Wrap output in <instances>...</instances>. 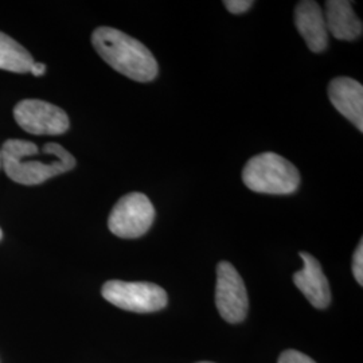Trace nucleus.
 <instances>
[{"instance_id":"obj_1","label":"nucleus","mask_w":363,"mask_h":363,"mask_svg":"<svg viewBox=\"0 0 363 363\" xmlns=\"http://www.w3.org/2000/svg\"><path fill=\"white\" fill-rule=\"evenodd\" d=\"M91 43L105 62L123 76L138 82L154 81L159 66L155 57L142 42L113 27H97Z\"/></svg>"},{"instance_id":"obj_2","label":"nucleus","mask_w":363,"mask_h":363,"mask_svg":"<svg viewBox=\"0 0 363 363\" xmlns=\"http://www.w3.org/2000/svg\"><path fill=\"white\" fill-rule=\"evenodd\" d=\"M37 144L22 139H11L0 150L1 167L11 181L25 186L40 184L60 174L74 169L77 162L64 147L49 160L38 159Z\"/></svg>"},{"instance_id":"obj_3","label":"nucleus","mask_w":363,"mask_h":363,"mask_svg":"<svg viewBox=\"0 0 363 363\" xmlns=\"http://www.w3.org/2000/svg\"><path fill=\"white\" fill-rule=\"evenodd\" d=\"M242 181L255 193L286 195L298 190L301 178L298 169L286 157L264 152L247 160Z\"/></svg>"},{"instance_id":"obj_4","label":"nucleus","mask_w":363,"mask_h":363,"mask_svg":"<svg viewBox=\"0 0 363 363\" xmlns=\"http://www.w3.org/2000/svg\"><path fill=\"white\" fill-rule=\"evenodd\" d=\"M103 298L125 311L150 313L167 306V292L162 286L145 281H106L101 289Z\"/></svg>"},{"instance_id":"obj_5","label":"nucleus","mask_w":363,"mask_h":363,"mask_svg":"<svg viewBox=\"0 0 363 363\" xmlns=\"http://www.w3.org/2000/svg\"><path fill=\"white\" fill-rule=\"evenodd\" d=\"M155 220V208L143 193H130L118 199L112 208L108 228L120 238H139L147 233Z\"/></svg>"},{"instance_id":"obj_6","label":"nucleus","mask_w":363,"mask_h":363,"mask_svg":"<svg viewBox=\"0 0 363 363\" xmlns=\"http://www.w3.org/2000/svg\"><path fill=\"white\" fill-rule=\"evenodd\" d=\"M13 118L16 124L31 135H62L70 127L65 111L42 100H23L15 105Z\"/></svg>"},{"instance_id":"obj_7","label":"nucleus","mask_w":363,"mask_h":363,"mask_svg":"<svg viewBox=\"0 0 363 363\" xmlns=\"http://www.w3.org/2000/svg\"><path fill=\"white\" fill-rule=\"evenodd\" d=\"M216 304L220 316L229 323H240L247 318L249 298L245 283L228 261L217 265Z\"/></svg>"},{"instance_id":"obj_8","label":"nucleus","mask_w":363,"mask_h":363,"mask_svg":"<svg viewBox=\"0 0 363 363\" xmlns=\"http://www.w3.org/2000/svg\"><path fill=\"white\" fill-rule=\"evenodd\" d=\"M304 267L294 274V283L300 292L318 310H325L331 303V291L322 265L310 253L300 252Z\"/></svg>"},{"instance_id":"obj_9","label":"nucleus","mask_w":363,"mask_h":363,"mask_svg":"<svg viewBox=\"0 0 363 363\" xmlns=\"http://www.w3.org/2000/svg\"><path fill=\"white\" fill-rule=\"evenodd\" d=\"M328 97L342 116L363 130V86L349 77L334 78L328 85Z\"/></svg>"},{"instance_id":"obj_10","label":"nucleus","mask_w":363,"mask_h":363,"mask_svg":"<svg viewBox=\"0 0 363 363\" xmlns=\"http://www.w3.org/2000/svg\"><path fill=\"white\" fill-rule=\"evenodd\" d=\"M295 25L312 52H325L328 45V31L325 13L316 1H298L295 9Z\"/></svg>"},{"instance_id":"obj_11","label":"nucleus","mask_w":363,"mask_h":363,"mask_svg":"<svg viewBox=\"0 0 363 363\" xmlns=\"http://www.w3.org/2000/svg\"><path fill=\"white\" fill-rule=\"evenodd\" d=\"M352 3L346 0L325 1V26L339 40H355L362 35V21L352 10Z\"/></svg>"},{"instance_id":"obj_12","label":"nucleus","mask_w":363,"mask_h":363,"mask_svg":"<svg viewBox=\"0 0 363 363\" xmlns=\"http://www.w3.org/2000/svg\"><path fill=\"white\" fill-rule=\"evenodd\" d=\"M35 61L26 49L0 31V69L13 73H30Z\"/></svg>"},{"instance_id":"obj_13","label":"nucleus","mask_w":363,"mask_h":363,"mask_svg":"<svg viewBox=\"0 0 363 363\" xmlns=\"http://www.w3.org/2000/svg\"><path fill=\"white\" fill-rule=\"evenodd\" d=\"M352 273L355 280L359 286L363 284V242L361 240L359 245L355 249L354 257H352Z\"/></svg>"},{"instance_id":"obj_14","label":"nucleus","mask_w":363,"mask_h":363,"mask_svg":"<svg viewBox=\"0 0 363 363\" xmlns=\"http://www.w3.org/2000/svg\"><path fill=\"white\" fill-rule=\"evenodd\" d=\"M277 363H316L308 355L298 350H286L279 357Z\"/></svg>"},{"instance_id":"obj_15","label":"nucleus","mask_w":363,"mask_h":363,"mask_svg":"<svg viewBox=\"0 0 363 363\" xmlns=\"http://www.w3.org/2000/svg\"><path fill=\"white\" fill-rule=\"evenodd\" d=\"M226 10L234 15L247 13V10L255 4L252 0H226L223 1Z\"/></svg>"},{"instance_id":"obj_16","label":"nucleus","mask_w":363,"mask_h":363,"mask_svg":"<svg viewBox=\"0 0 363 363\" xmlns=\"http://www.w3.org/2000/svg\"><path fill=\"white\" fill-rule=\"evenodd\" d=\"M30 73L35 77H40L46 73V65L45 64H40V62H34L33 66L30 67Z\"/></svg>"},{"instance_id":"obj_17","label":"nucleus","mask_w":363,"mask_h":363,"mask_svg":"<svg viewBox=\"0 0 363 363\" xmlns=\"http://www.w3.org/2000/svg\"><path fill=\"white\" fill-rule=\"evenodd\" d=\"M3 238V233H1V229H0V240Z\"/></svg>"},{"instance_id":"obj_18","label":"nucleus","mask_w":363,"mask_h":363,"mask_svg":"<svg viewBox=\"0 0 363 363\" xmlns=\"http://www.w3.org/2000/svg\"><path fill=\"white\" fill-rule=\"evenodd\" d=\"M0 169H1V155H0Z\"/></svg>"},{"instance_id":"obj_19","label":"nucleus","mask_w":363,"mask_h":363,"mask_svg":"<svg viewBox=\"0 0 363 363\" xmlns=\"http://www.w3.org/2000/svg\"><path fill=\"white\" fill-rule=\"evenodd\" d=\"M199 363H213V362H199Z\"/></svg>"}]
</instances>
